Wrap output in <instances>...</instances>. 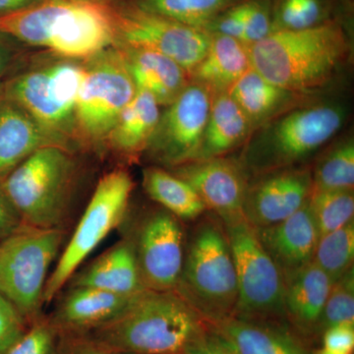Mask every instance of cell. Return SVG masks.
<instances>
[{
    "mask_svg": "<svg viewBox=\"0 0 354 354\" xmlns=\"http://www.w3.org/2000/svg\"><path fill=\"white\" fill-rule=\"evenodd\" d=\"M0 34L66 58L97 57L116 39L113 8L97 0H43L0 16Z\"/></svg>",
    "mask_w": 354,
    "mask_h": 354,
    "instance_id": "6da1fadb",
    "label": "cell"
},
{
    "mask_svg": "<svg viewBox=\"0 0 354 354\" xmlns=\"http://www.w3.org/2000/svg\"><path fill=\"white\" fill-rule=\"evenodd\" d=\"M248 48L256 71L299 95L327 85L351 53L346 32L333 21L309 29L272 31Z\"/></svg>",
    "mask_w": 354,
    "mask_h": 354,
    "instance_id": "7a4b0ae2",
    "label": "cell"
},
{
    "mask_svg": "<svg viewBox=\"0 0 354 354\" xmlns=\"http://www.w3.org/2000/svg\"><path fill=\"white\" fill-rule=\"evenodd\" d=\"M206 321L176 290H145L91 339L124 354H183Z\"/></svg>",
    "mask_w": 354,
    "mask_h": 354,
    "instance_id": "3957f363",
    "label": "cell"
},
{
    "mask_svg": "<svg viewBox=\"0 0 354 354\" xmlns=\"http://www.w3.org/2000/svg\"><path fill=\"white\" fill-rule=\"evenodd\" d=\"M176 291L206 322L234 314L239 295L236 270L227 230L218 216L205 213L186 234Z\"/></svg>",
    "mask_w": 354,
    "mask_h": 354,
    "instance_id": "277c9868",
    "label": "cell"
},
{
    "mask_svg": "<svg viewBox=\"0 0 354 354\" xmlns=\"http://www.w3.org/2000/svg\"><path fill=\"white\" fill-rule=\"evenodd\" d=\"M77 165L68 148L39 149L1 179L25 227L64 230L73 196Z\"/></svg>",
    "mask_w": 354,
    "mask_h": 354,
    "instance_id": "5b68a950",
    "label": "cell"
},
{
    "mask_svg": "<svg viewBox=\"0 0 354 354\" xmlns=\"http://www.w3.org/2000/svg\"><path fill=\"white\" fill-rule=\"evenodd\" d=\"M344 118L342 109L335 104L286 111L260 127L239 162L253 176L298 167L341 130Z\"/></svg>",
    "mask_w": 354,
    "mask_h": 354,
    "instance_id": "8992f818",
    "label": "cell"
},
{
    "mask_svg": "<svg viewBox=\"0 0 354 354\" xmlns=\"http://www.w3.org/2000/svg\"><path fill=\"white\" fill-rule=\"evenodd\" d=\"M221 221L236 270L239 295L232 317L288 325L283 304L285 279L263 248L255 227L243 216Z\"/></svg>",
    "mask_w": 354,
    "mask_h": 354,
    "instance_id": "52a82bcc",
    "label": "cell"
},
{
    "mask_svg": "<svg viewBox=\"0 0 354 354\" xmlns=\"http://www.w3.org/2000/svg\"><path fill=\"white\" fill-rule=\"evenodd\" d=\"M64 235V230L24 227L0 242V293L27 323L41 318L48 272Z\"/></svg>",
    "mask_w": 354,
    "mask_h": 354,
    "instance_id": "ba28073f",
    "label": "cell"
},
{
    "mask_svg": "<svg viewBox=\"0 0 354 354\" xmlns=\"http://www.w3.org/2000/svg\"><path fill=\"white\" fill-rule=\"evenodd\" d=\"M86 69L60 62L3 81V97L21 106L59 145L76 132L75 109Z\"/></svg>",
    "mask_w": 354,
    "mask_h": 354,
    "instance_id": "9c48e42d",
    "label": "cell"
},
{
    "mask_svg": "<svg viewBox=\"0 0 354 354\" xmlns=\"http://www.w3.org/2000/svg\"><path fill=\"white\" fill-rule=\"evenodd\" d=\"M132 190L131 176L123 169H114L100 179L73 234L48 276L44 305H50L57 297L86 258L122 223Z\"/></svg>",
    "mask_w": 354,
    "mask_h": 354,
    "instance_id": "30bf717a",
    "label": "cell"
},
{
    "mask_svg": "<svg viewBox=\"0 0 354 354\" xmlns=\"http://www.w3.org/2000/svg\"><path fill=\"white\" fill-rule=\"evenodd\" d=\"M101 55L86 68L75 109L76 133L91 143L106 142L137 92L120 50Z\"/></svg>",
    "mask_w": 354,
    "mask_h": 354,
    "instance_id": "8fae6325",
    "label": "cell"
},
{
    "mask_svg": "<svg viewBox=\"0 0 354 354\" xmlns=\"http://www.w3.org/2000/svg\"><path fill=\"white\" fill-rule=\"evenodd\" d=\"M113 13L115 44L162 53L183 67L190 78L208 50L211 35L203 30L143 10L133 3L114 7Z\"/></svg>",
    "mask_w": 354,
    "mask_h": 354,
    "instance_id": "7c38bea8",
    "label": "cell"
},
{
    "mask_svg": "<svg viewBox=\"0 0 354 354\" xmlns=\"http://www.w3.org/2000/svg\"><path fill=\"white\" fill-rule=\"evenodd\" d=\"M213 94L191 81L160 113L145 152L153 160L174 167L196 160L208 122Z\"/></svg>",
    "mask_w": 354,
    "mask_h": 354,
    "instance_id": "4fadbf2b",
    "label": "cell"
},
{
    "mask_svg": "<svg viewBox=\"0 0 354 354\" xmlns=\"http://www.w3.org/2000/svg\"><path fill=\"white\" fill-rule=\"evenodd\" d=\"M127 239L134 247L144 288L176 290L185 255L183 221L160 207L146 214Z\"/></svg>",
    "mask_w": 354,
    "mask_h": 354,
    "instance_id": "5bb4252c",
    "label": "cell"
},
{
    "mask_svg": "<svg viewBox=\"0 0 354 354\" xmlns=\"http://www.w3.org/2000/svg\"><path fill=\"white\" fill-rule=\"evenodd\" d=\"M254 178L247 186L242 216L255 228L286 220L311 196V167L305 165L266 172Z\"/></svg>",
    "mask_w": 354,
    "mask_h": 354,
    "instance_id": "9a60e30c",
    "label": "cell"
},
{
    "mask_svg": "<svg viewBox=\"0 0 354 354\" xmlns=\"http://www.w3.org/2000/svg\"><path fill=\"white\" fill-rule=\"evenodd\" d=\"M204 203L207 211L221 221L242 216L248 174L241 162L225 157L191 160L172 167Z\"/></svg>",
    "mask_w": 354,
    "mask_h": 354,
    "instance_id": "2e32d148",
    "label": "cell"
},
{
    "mask_svg": "<svg viewBox=\"0 0 354 354\" xmlns=\"http://www.w3.org/2000/svg\"><path fill=\"white\" fill-rule=\"evenodd\" d=\"M60 298L48 319L58 334L83 335L111 322L129 306L136 297L111 291L71 286Z\"/></svg>",
    "mask_w": 354,
    "mask_h": 354,
    "instance_id": "e0dca14e",
    "label": "cell"
},
{
    "mask_svg": "<svg viewBox=\"0 0 354 354\" xmlns=\"http://www.w3.org/2000/svg\"><path fill=\"white\" fill-rule=\"evenodd\" d=\"M255 230L263 248L283 278L313 261L321 236L309 201L286 220Z\"/></svg>",
    "mask_w": 354,
    "mask_h": 354,
    "instance_id": "ac0fdd59",
    "label": "cell"
},
{
    "mask_svg": "<svg viewBox=\"0 0 354 354\" xmlns=\"http://www.w3.org/2000/svg\"><path fill=\"white\" fill-rule=\"evenodd\" d=\"M206 324L235 354H312L302 337L285 324L232 316Z\"/></svg>",
    "mask_w": 354,
    "mask_h": 354,
    "instance_id": "d6986e66",
    "label": "cell"
},
{
    "mask_svg": "<svg viewBox=\"0 0 354 354\" xmlns=\"http://www.w3.org/2000/svg\"><path fill=\"white\" fill-rule=\"evenodd\" d=\"M283 279L286 322L300 337L318 335L332 281L313 261Z\"/></svg>",
    "mask_w": 354,
    "mask_h": 354,
    "instance_id": "ffe728a7",
    "label": "cell"
},
{
    "mask_svg": "<svg viewBox=\"0 0 354 354\" xmlns=\"http://www.w3.org/2000/svg\"><path fill=\"white\" fill-rule=\"evenodd\" d=\"M120 51L137 90L145 91L160 106H167L191 83L188 72L156 51L122 48Z\"/></svg>",
    "mask_w": 354,
    "mask_h": 354,
    "instance_id": "44dd1931",
    "label": "cell"
},
{
    "mask_svg": "<svg viewBox=\"0 0 354 354\" xmlns=\"http://www.w3.org/2000/svg\"><path fill=\"white\" fill-rule=\"evenodd\" d=\"M68 283L127 297H134L146 290L140 277L134 247L127 237L111 247L82 271L75 272Z\"/></svg>",
    "mask_w": 354,
    "mask_h": 354,
    "instance_id": "7402d4cb",
    "label": "cell"
},
{
    "mask_svg": "<svg viewBox=\"0 0 354 354\" xmlns=\"http://www.w3.org/2000/svg\"><path fill=\"white\" fill-rule=\"evenodd\" d=\"M48 145L59 144L24 109L2 95L0 99V178L6 176L39 149Z\"/></svg>",
    "mask_w": 354,
    "mask_h": 354,
    "instance_id": "603a6c76",
    "label": "cell"
},
{
    "mask_svg": "<svg viewBox=\"0 0 354 354\" xmlns=\"http://www.w3.org/2000/svg\"><path fill=\"white\" fill-rule=\"evenodd\" d=\"M227 93L245 114L253 131L290 111L300 95L268 80L252 66Z\"/></svg>",
    "mask_w": 354,
    "mask_h": 354,
    "instance_id": "cb8c5ba5",
    "label": "cell"
},
{
    "mask_svg": "<svg viewBox=\"0 0 354 354\" xmlns=\"http://www.w3.org/2000/svg\"><path fill=\"white\" fill-rule=\"evenodd\" d=\"M209 35L208 50L196 68L193 70L191 81L201 84L213 95L228 92L250 68L248 46L230 37Z\"/></svg>",
    "mask_w": 354,
    "mask_h": 354,
    "instance_id": "d4e9b609",
    "label": "cell"
},
{
    "mask_svg": "<svg viewBox=\"0 0 354 354\" xmlns=\"http://www.w3.org/2000/svg\"><path fill=\"white\" fill-rule=\"evenodd\" d=\"M160 113V106L155 97L145 91L137 90L114 123L106 143L122 157H139L149 145Z\"/></svg>",
    "mask_w": 354,
    "mask_h": 354,
    "instance_id": "484cf974",
    "label": "cell"
},
{
    "mask_svg": "<svg viewBox=\"0 0 354 354\" xmlns=\"http://www.w3.org/2000/svg\"><path fill=\"white\" fill-rule=\"evenodd\" d=\"M252 132L245 114L227 92L214 94L196 160L225 157L247 141Z\"/></svg>",
    "mask_w": 354,
    "mask_h": 354,
    "instance_id": "4316f807",
    "label": "cell"
},
{
    "mask_svg": "<svg viewBox=\"0 0 354 354\" xmlns=\"http://www.w3.org/2000/svg\"><path fill=\"white\" fill-rule=\"evenodd\" d=\"M143 187L160 208L167 209L181 221H195L208 212L189 184L162 167L144 169Z\"/></svg>",
    "mask_w": 354,
    "mask_h": 354,
    "instance_id": "83f0119b",
    "label": "cell"
},
{
    "mask_svg": "<svg viewBox=\"0 0 354 354\" xmlns=\"http://www.w3.org/2000/svg\"><path fill=\"white\" fill-rule=\"evenodd\" d=\"M241 1V0H134L133 4L143 10L205 31L216 16L220 15L228 7Z\"/></svg>",
    "mask_w": 354,
    "mask_h": 354,
    "instance_id": "f1b7e54d",
    "label": "cell"
},
{
    "mask_svg": "<svg viewBox=\"0 0 354 354\" xmlns=\"http://www.w3.org/2000/svg\"><path fill=\"white\" fill-rule=\"evenodd\" d=\"M312 192L354 189V143L339 142L319 158L311 169Z\"/></svg>",
    "mask_w": 354,
    "mask_h": 354,
    "instance_id": "f546056e",
    "label": "cell"
},
{
    "mask_svg": "<svg viewBox=\"0 0 354 354\" xmlns=\"http://www.w3.org/2000/svg\"><path fill=\"white\" fill-rule=\"evenodd\" d=\"M354 220L320 236L313 262L327 274L332 283L353 268Z\"/></svg>",
    "mask_w": 354,
    "mask_h": 354,
    "instance_id": "4dcf8cb0",
    "label": "cell"
},
{
    "mask_svg": "<svg viewBox=\"0 0 354 354\" xmlns=\"http://www.w3.org/2000/svg\"><path fill=\"white\" fill-rule=\"evenodd\" d=\"M309 206L321 236L354 220L353 190L315 191Z\"/></svg>",
    "mask_w": 354,
    "mask_h": 354,
    "instance_id": "1f68e13d",
    "label": "cell"
},
{
    "mask_svg": "<svg viewBox=\"0 0 354 354\" xmlns=\"http://www.w3.org/2000/svg\"><path fill=\"white\" fill-rule=\"evenodd\" d=\"M272 9V31L304 30L329 20L328 0H277Z\"/></svg>",
    "mask_w": 354,
    "mask_h": 354,
    "instance_id": "d6a6232c",
    "label": "cell"
},
{
    "mask_svg": "<svg viewBox=\"0 0 354 354\" xmlns=\"http://www.w3.org/2000/svg\"><path fill=\"white\" fill-rule=\"evenodd\" d=\"M342 324L354 325V269L351 268L332 283L324 306L318 335Z\"/></svg>",
    "mask_w": 354,
    "mask_h": 354,
    "instance_id": "836d02e7",
    "label": "cell"
},
{
    "mask_svg": "<svg viewBox=\"0 0 354 354\" xmlns=\"http://www.w3.org/2000/svg\"><path fill=\"white\" fill-rule=\"evenodd\" d=\"M58 335L50 321L41 317L3 354H58Z\"/></svg>",
    "mask_w": 354,
    "mask_h": 354,
    "instance_id": "e575fe53",
    "label": "cell"
},
{
    "mask_svg": "<svg viewBox=\"0 0 354 354\" xmlns=\"http://www.w3.org/2000/svg\"><path fill=\"white\" fill-rule=\"evenodd\" d=\"M272 32L271 0H246L244 13L243 43H258Z\"/></svg>",
    "mask_w": 354,
    "mask_h": 354,
    "instance_id": "d590c367",
    "label": "cell"
},
{
    "mask_svg": "<svg viewBox=\"0 0 354 354\" xmlns=\"http://www.w3.org/2000/svg\"><path fill=\"white\" fill-rule=\"evenodd\" d=\"M27 322L16 307L0 293V354L6 353L27 330Z\"/></svg>",
    "mask_w": 354,
    "mask_h": 354,
    "instance_id": "8d00e7d4",
    "label": "cell"
},
{
    "mask_svg": "<svg viewBox=\"0 0 354 354\" xmlns=\"http://www.w3.org/2000/svg\"><path fill=\"white\" fill-rule=\"evenodd\" d=\"M244 13L245 1H241L234 6L228 7L206 28L209 34L223 35L241 41L243 43Z\"/></svg>",
    "mask_w": 354,
    "mask_h": 354,
    "instance_id": "74e56055",
    "label": "cell"
},
{
    "mask_svg": "<svg viewBox=\"0 0 354 354\" xmlns=\"http://www.w3.org/2000/svg\"><path fill=\"white\" fill-rule=\"evenodd\" d=\"M322 335V348L334 354H353L354 325L342 324L328 328Z\"/></svg>",
    "mask_w": 354,
    "mask_h": 354,
    "instance_id": "f35d334b",
    "label": "cell"
},
{
    "mask_svg": "<svg viewBox=\"0 0 354 354\" xmlns=\"http://www.w3.org/2000/svg\"><path fill=\"white\" fill-rule=\"evenodd\" d=\"M24 227L22 218L9 199L0 178V242L6 241Z\"/></svg>",
    "mask_w": 354,
    "mask_h": 354,
    "instance_id": "ab89813d",
    "label": "cell"
},
{
    "mask_svg": "<svg viewBox=\"0 0 354 354\" xmlns=\"http://www.w3.org/2000/svg\"><path fill=\"white\" fill-rule=\"evenodd\" d=\"M183 354H235L213 330L207 329L194 339Z\"/></svg>",
    "mask_w": 354,
    "mask_h": 354,
    "instance_id": "60d3db41",
    "label": "cell"
},
{
    "mask_svg": "<svg viewBox=\"0 0 354 354\" xmlns=\"http://www.w3.org/2000/svg\"><path fill=\"white\" fill-rule=\"evenodd\" d=\"M66 346L58 354H124L94 341L88 335H68Z\"/></svg>",
    "mask_w": 354,
    "mask_h": 354,
    "instance_id": "b9f144b4",
    "label": "cell"
},
{
    "mask_svg": "<svg viewBox=\"0 0 354 354\" xmlns=\"http://www.w3.org/2000/svg\"><path fill=\"white\" fill-rule=\"evenodd\" d=\"M3 38L6 36L0 34V81L2 77L8 71L9 67L13 62L14 53L8 44L4 43Z\"/></svg>",
    "mask_w": 354,
    "mask_h": 354,
    "instance_id": "7bdbcfd3",
    "label": "cell"
},
{
    "mask_svg": "<svg viewBox=\"0 0 354 354\" xmlns=\"http://www.w3.org/2000/svg\"><path fill=\"white\" fill-rule=\"evenodd\" d=\"M36 3L35 0H0V16L20 10Z\"/></svg>",
    "mask_w": 354,
    "mask_h": 354,
    "instance_id": "ee69618b",
    "label": "cell"
},
{
    "mask_svg": "<svg viewBox=\"0 0 354 354\" xmlns=\"http://www.w3.org/2000/svg\"><path fill=\"white\" fill-rule=\"evenodd\" d=\"M312 354H334V353H329V351H325V349H324V348H320V349H317V351H313V353H312Z\"/></svg>",
    "mask_w": 354,
    "mask_h": 354,
    "instance_id": "f6af8a7d",
    "label": "cell"
},
{
    "mask_svg": "<svg viewBox=\"0 0 354 354\" xmlns=\"http://www.w3.org/2000/svg\"><path fill=\"white\" fill-rule=\"evenodd\" d=\"M2 95H3V80L0 81V99H1Z\"/></svg>",
    "mask_w": 354,
    "mask_h": 354,
    "instance_id": "bcb514c9",
    "label": "cell"
},
{
    "mask_svg": "<svg viewBox=\"0 0 354 354\" xmlns=\"http://www.w3.org/2000/svg\"><path fill=\"white\" fill-rule=\"evenodd\" d=\"M76 1H88V0H76Z\"/></svg>",
    "mask_w": 354,
    "mask_h": 354,
    "instance_id": "7dc6e473",
    "label": "cell"
}]
</instances>
